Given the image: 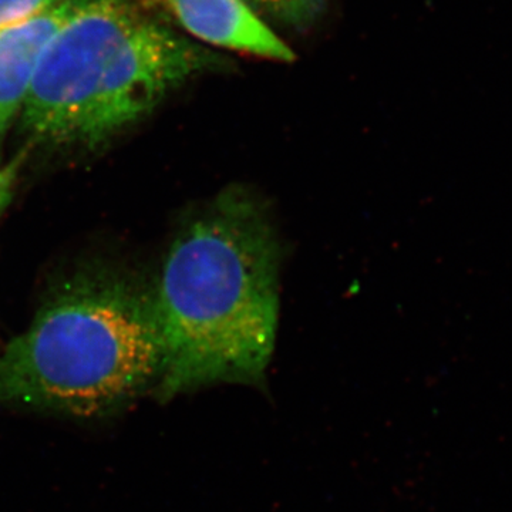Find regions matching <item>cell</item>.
Listing matches in <instances>:
<instances>
[{
    "mask_svg": "<svg viewBox=\"0 0 512 512\" xmlns=\"http://www.w3.org/2000/svg\"><path fill=\"white\" fill-rule=\"evenodd\" d=\"M63 2L66 0H0V28L28 22Z\"/></svg>",
    "mask_w": 512,
    "mask_h": 512,
    "instance_id": "8",
    "label": "cell"
},
{
    "mask_svg": "<svg viewBox=\"0 0 512 512\" xmlns=\"http://www.w3.org/2000/svg\"><path fill=\"white\" fill-rule=\"evenodd\" d=\"M181 29L211 49L292 63L295 52L242 0H154Z\"/></svg>",
    "mask_w": 512,
    "mask_h": 512,
    "instance_id": "5",
    "label": "cell"
},
{
    "mask_svg": "<svg viewBox=\"0 0 512 512\" xmlns=\"http://www.w3.org/2000/svg\"><path fill=\"white\" fill-rule=\"evenodd\" d=\"M28 156L29 150L25 148V150L19 151L15 157L10 158L3 167H0V217L8 208L10 200H12L20 171L28 160Z\"/></svg>",
    "mask_w": 512,
    "mask_h": 512,
    "instance_id": "9",
    "label": "cell"
},
{
    "mask_svg": "<svg viewBox=\"0 0 512 512\" xmlns=\"http://www.w3.org/2000/svg\"><path fill=\"white\" fill-rule=\"evenodd\" d=\"M271 29L308 30L325 12L328 0H242ZM276 32V30H275Z\"/></svg>",
    "mask_w": 512,
    "mask_h": 512,
    "instance_id": "7",
    "label": "cell"
},
{
    "mask_svg": "<svg viewBox=\"0 0 512 512\" xmlns=\"http://www.w3.org/2000/svg\"><path fill=\"white\" fill-rule=\"evenodd\" d=\"M225 69L228 62L220 53L141 12L111 52L74 144L104 143L185 83Z\"/></svg>",
    "mask_w": 512,
    "mask_h": 512,
    "instance_id": "4",
    "label": "cell"
},
{
    "mask_svg": "<svg viewBox=\"0 0 512 512\" xmlns=\"http://www.w3.org/2000/svg\"><path fill=\"white\" fill-rule=\"evenodd\" d=\"M141 12L136 0H77L43 47L20 111L33 140L73 146L111 52Z\"/></svg>",
    "mask_w": 512,
    "mask_h": 512,
    "instance_id": "3",
    "label": "cell"
},
{
    "mask_svg": "<svg viewBox=\"0 0 512 512\" xmlns=\"http://www.w3.org/2000/svg\"><path fill=\"white\" fill-rule=\"evenodd\" d=\"M161 362L151 292L84 279L0 350V406L106 419L156 389Z\"/></svg>",
    "mask_w": 512,
    "mask_h": 512,
    "instance_id": "2",
    "label": "cell"
},
{
    "mask_svg": "<svg viewBox=\"0 0 512 512\" xmlns=\"http://www.w3.org/2000/svg\"><path fill=\"white\" fill-rule=\"evenodd\" d=\"M281 248L258 195L229 187L175 238L151 292L170 400L214 383H261L275 348Z\"/></svg>",
    "mask_w": 512,
    "mask_h": 512,
    "instance_id": "1",
    "label": "cell"
},
{
    "mask_svg": "<svg viewBox=\"0 0 512 512\" xmlns=\"http://www.w3.org/2000/svg\"><path fill=\"white\" fill-rule=\"evenodd\" d=\"M76 3L66 0L28 22L0 28V138L20 116L43 47Z\"/></svg>",
    "mask_w": 512,
    "mask_h": 512,
    "instance_id": "6",
    "label": "cell"
}]
</instances>
